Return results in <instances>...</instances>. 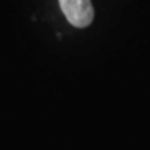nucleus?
I'll list each match as a JSON object with an SVG mask.
<instances>
[{"mask_svg": "<svg viewBox=\"0 0 150 150\" xmlns=\"http://www.w3.org/2000/svg\"><path fill=\"white\" fill-rule=\"evenodd\" d=\"M61 11L71 25L85 28L91 25L95 17L92 0H59Z\"/></svg>", "mask_w": 150, "mask_h": 150, "instance_id": "nucleus-1", "label": "nucleus"}]
</instances>
